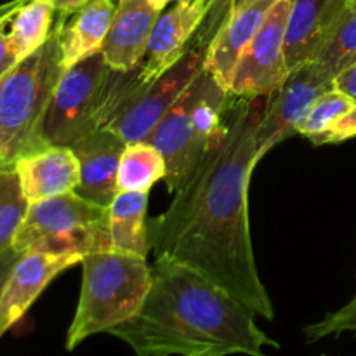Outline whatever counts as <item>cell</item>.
<instances>
[{
	"label": "cell",
	"mask_w": 356,
	"mask_h": 356,
	"mask_svg": "<svg viewBox=\"0 0 356 356\" xmlns=\"http://www.w3.org/2000/svg\"><path fill=\"white\" fill-rule=\"evenodd\" d=\"M266 101L232 97L197 169L148 232L156 259L198 271L271 322L275 308L257 270L249 221V186L263 159L257 131Z\"/></svg>",
	"instance_id": "1"
},
{
	"label": "cell",
	"mask_w": 356,
	"mask_h": 356,
	"mask_svg": "<svg viewBox=\"0 0 356 356\" xmlns=\"http://www.w3.org/2000/svg\"><path fill=\"white\" fill-rule=\"evenodd\" d=\"M256 313L198 271L169 259L152 264L141 312L110 332L136 356H268L277 341L257 327Z\"/></svg>",
	"instance_id": "2"
},
{
	"label": "cell",
	"mask_w": 356,
	"mask_h": 356,
	"mask_svg": "<svg viewBox=\"0 0 356 356\" xmlns=\"http://www.w3.org/2000/svg\"><path fill=\"white\" fill-rule=\"evenodd\" d=\"M82 287L75 316L66 334V350L96 334L110 332L141 312L152 287L146 257L97 250L82 259Z\"/></svg>",
	"instance_id": "3"
},
{
	"label": "cell",
	"mask_w": 356,
	"mask_h": 356,
	"mask_svg": "<svg viewBox=\"0 0 356 356\" xmlns=\"http://www.w3.org/2000/svg\"><path fill=\"white\" fill-rule=\"evenodd\" d=\"M65 70L56 21L47 42L0 80V167L49 146L42 125Z\"/></svg>",
	"instance_id": "4"
},
{
	"label": "cell",
	"mask_w": 356,
	"mask_h": 356,
	"mask_svg": "<svg viewBox=\"0 0 356 356\" xmlns=\"http://www.w3.org/2000/svg\"><path fill=\"white\" fill-rule=\"evenodd\" d=\"M134 80L132 72H117L103 52L89 56L63 72L42 125L45 145L73 146L99 131Z\"/></svg>",
	"instance_id": "5"
},
{
	"label": "cell",
	"mask_w": 356,
	"mask_h": 356,
	"mask_svg": "<svg viewBox=\"0 0 356 356\" xmlns=\"http://www.w3.org/2000/svg\"><path fill=\"white\" fill-rule=\"evenodd\" d=\"M233 94L204 66L148 136L146 141L152 143L165 160L167 176L163 181L172 195L197 169L212 136L225 118Z\"/></svg>",
	"instance_id": "6"
},
{
	"label": "cell",
	"mask_w": 356,
	"mask_h": 356,
	"mask_svg": "<svg viewBox=\"0 0 356 356\" xmlns=\"http://www.w3.org/2000/svg\"><path fill=\"white\" fill-rule=\"evenodd\" d=\"M13 249L19 254L86 257L111 250L108 207L80 197L76 191L31 202Z\"/></svg>",
	"instance_id": "7"
},
{
	"label": "cell",
	"mask_w": 356,
	"mask_h": 356,
	"mask_svg": "<svg viewBox=\"0 0 356 356\" xmlns=\"http://www.w3.org/2000/svg\"><path fill=\"white\" fill-rule=\"evenodd\" d=\"M204 49L191 47L179 61L149 83H141L136 68L134 83L103 129L115 132L125 143L146 141L167 111L204 70Z\"/></svg>",
	"instance_id": "8"
},
{
	"label": "cell",
	"mask_w": 356,
	"mask_h": 356,
	"mask_svg": "<svg viewBox=\"0 0 356 356\" xmlns=\"http://www.w3.org/2000/svg\"><path fill=\"white\" fill-rule=\"evenodd\" d=\"M291 0H278L266 19L243 51L229 92L238 97H268L280 87L289 75L285 59V33H287Z\"/></svg>",
	"instance_id": "9"
},
{
	"label": "cell",
	"mask_w": 356,
	"mask_h": 356,
	"mask_svg": "<svg viewBox=\"0 0 356 356\" xmlns=\"http://www.w3.org/2000/svg\"><path fill=\"white\" fill-rule=\"evenodd\" d=\"M332 89H336V80L318 63L306 61L292 68L280 87L268 96L257 131L261 155L264 156L273 146L296 134V127L313 104Z\"/></svg>",
	"instance_id": "10"
},
{
	"label": "cell",
	"mask_w": 356,
	"mask_h": 356,
	"mask_svg": "<svg viewBox=\"0 0 356 356\" xmlns=\"http://www.w3.org/2000/svg\"><path fill=\"white\" fill-rule=\"evenodd\" d=\"M214 3L216 0H177L169 10L160 13L149 37L148 51L138 66L141 83L159 79L191 49L195 35Z\"/></svg>",
	"instance_id": "11"
},
{
	"label": "cell",
	"mask_w": 356,
	"mask_h": 356,
	"mask_svg": "<svg viewBox=\"0 0 356 356\" xmlns=\"http://www.w3.org/2000/svg\"><path fill=\"white\" fill-rule=\"evenodd\" d=\"M82 263L76 256L24 252L10 270L0 294V339L40 298L47 285L68 268Z\"/></svg>",
	"instance_id": "12"
},
{
	"label": "cell",
	"mask_w": 356,
	"mask_h": 356,
	"mask_svg": "<svg viewBox=\"0 0 356 356\" xmlns=\"http://www.w3.org/2000/svg\"><path fill=\"white\" fill-rule=\"evenodd\" d=\"M127 143L108 129H99L70 146L79 160L76 193L103 207H110L118 193V167Z\"/></svg>",
	"instance_id": "13"
},
{
	"label": "cell",
	"mask_w": 356,
	"mask_h": 356,
	"mask_svg": "<svg viewBox=\"0 0 356 356\" xmlns=\"http://www.w3.org/2000/svg\"><path fill=\"white\" fill-rule=\"evenodd\" d=\"M278 0H250L225 17L205 47V70L229 90L233 73L243 51L256 37L268 13Z\"/></svg>",
	"instance_id": "14"
},
{
	"label": "cell",
	"mask_w": 356,
	"mask_h": 356,
	"mask_svg": "<svg viewBox=\"0 0 356 356\" xmlns=\"http://www.w3.org/2000/svg\"><path fill=\"white\" fill-rule=\"evenodd\" d=\"M160 10L149 0H118L103 42L104 59L117 72H132L145 59Z\"/></svg>",
	"instance_id": "15"
},
{
	"label": "cell",
	"mask_w": 356,
	"mask_h": 356,
	"mask_svg": "<svg viewBox=\"0 0 356 356\" xmlns=\"http://www.w3.org/2000/svg\"><path fill=\"white\" fill-rule=\"evenodd\" d=\"M14 169L30 204L75 191L80 181L79 160L70 146L49 145L28 153L16 160Z\"/></svg>",
	"instance_id": "16"
},
{
	"label": "cell",
	"mask_w": 356,
	"mask_h": 356,
	"mask_svg": "<svg viewBox=\"0 0 356 356\" xmlns=\"http://www.w3.org/2000/svg\"><path fill=\"white\" fill-rule=\"evenodd\" d=\"M346 3L348 0H291L285 33L289 72L315 58Z\"/></svg>",
	"instance_id": "17"
},
{
	"label": "cell",
	"mask_w": 356,
	"mask_h": 356,
	"mask_svg": "<svg viewBox=\"0 0 356 356\" xmlns=\"http://www.w3.org/2000/svg\"><path fill=\"white\" fill-rule=\"evenodd\" d=\"M115 7L117 6L111 0H89L73 17L59 14V44L65 68L101 51L113 19Z\"/></svg>",
	"instance_id": "18"
},
{
	"label": "cell",
	"mask_w": 356,
	"mask_h": 356,
	"mask_svg": "<svg viewBox=\"0 0 356 356\" xmlns=\"http://www.w3.org/2000/svg\"><path fill=\"white\" fill-rule=\"evenodd\" d=\"M313 145H336L356 138V101L341 90L323 94L296 127Z\"/></svg>",
	"instance_id": "19"
},
{
	"label": "cell",
	"mask_w": 356,
	"mask_h": 356,
	"mask_svg": "<svg viewBox=\"0 0 356 356\" xmlns=\"http://www.w3.org/2000/svg\"><path fill=\"white\" fill-rule=\"evenodd\" d=\"M148 193L146 191H118L108 207L111 250L146 257L152 250L146 222Z\"/></svg>",
	"instance_id": "20"
},
{
	"label": "cell",
	"mask_w": 356,
	"mask_h": 356,
	"mask_svg": "<svg viewBox=\"0 0 356 356\" xmlns=\"http://www.w3.org/2000/svg\"><path fill=\"white\" fill-rule=\"evenodd\" d=\"M54 13L49 0H26L10 17L9 45L19 61L47 42L54 28Z\"/></svg>",
	"instance_id": "21"
},
{
	"label": "cell",
	"mask_w": 356,
	"mask_h": 356,
	"mask_svg": "<svg viewBox=\"0 0 356 356\" xmlns=\"http://www.w3.org/2000/svg\"><path fill=\"white\" fill-rule=\"evenodd\" d=\"M167 165L162 153L148 141L127 143L118 167V191H146L165 179Z\"/></svg>",
	"instance_id": "22"
},
{
	"label": "cell",
	"mask_w": 356,
	"mask_h": 356,
	"mask_svg": "<svg viewBox=\"0 0 356 356\" xmlns=\"http://www.w3.org/2000/svg\"><path fill=\"white\" fill-rule=\"evenodd\" d=\"M312 61L318 63L334 80L356 63V0H348L339 19Z\"/></svg>",
	"instance_id": "23"
},
{
	"label": "cell",
	"mask_w": 356,
	"mask_h": 356,
	"mask_svg": "<svg viewBox=\"0 0 356 356\" xmlns=\"http://www.w3.org/2000/svg\"><path fill=\"white\" fill-rule=\"evenodd\" d=\"M30 202L24 197L14 165L0 167V254L13 249L16 233L23 225Z\"/></svg>",
	"instance_id": "24"
},
{
	"label": "cell",
	"mask_w": 356,
	"mask_h": 356,
	"mask_svg": "<svg viewBox=\"0 0 356 356\" xmlns=\"http://www.w3.org/2000/svg\"><path fill=\"white\" fill-rule=\"evenodd\" d=\"M343 332L356 334V298L339 312L329 313L320 322L305 327V336L309 344L329 336H341Z\"/></svg>",
	"instance_id": "25"
},
{
	"label": "cell",
	"mask_w": 356,
	"mask_h": 356,
	"mask_svg": "<svg viewBox=\"0 0 356 356\" xmlns=\"http://www.w3.org/2000/svg\"><path fill=\"white\" fill-rule=\"evenodd\" d=\"M6 24H9V21L0 23V80L19 63L9 45V33L6 31Z\"/></svg>",
	"instance_id": "26"
},
{
	"label": "cell",
	"mask_w": 356,
	"mask_h": 356,
	"mask_svg": "<svg viewBox=\"0 0 356 356\" xmlns=\"http://www.w3.org/2000/svg\"><path fill=\"white\" fill-rule=\"evenodd\" d=\"M336 89L356 101V63L336 76Z\"/></svg>",
	"instance_id": "27"
},
{
	"label": "cell",
	"mask_w": 356,
	"mask_h": 356,
	"mask_svg": "<svg viewBox=\"0 0 356 356\" xmlns=\"http://www.w3.org/2000/svg\"><path fill=\"white\" fill-rule=\"evenodd\" d=\"M19 256L21 254L14 249H9L3 254H0V294H2V289L6 285L7 277H9L10 270L16 264V261L19 259Z\"/></svg>",
	"instance_id": "28"
},
{
	"label": "cell",
	"mask_w": 356,
	"mask_h": 356,
	"mask_svg": "<svg viewBox=\"0 0 356 356\" xmlns=\"http://www.w3.org/2000/svg\"><path fill=\"white\" fill-rule=\"evenodd\" d=\"M52 3V7L56 9V13L66 14V16H72V14L79 13L83 6H86L89 0H49Z\"/></svg>",
	"instance_id": "29"
},
{
	"label": "cell",
	"mask_w": 356,
	"mask_h": 356,
	"mask_svg": "<svg viewBox=\"0 0 356 356\" xmlns=\"http://www.w3.org/2000/svg\"><path fill=\"white\" fill-rule=\"evenodd\" d=\"M26 0H10V2L0 3V23L2 21H10V17L16 14V10L19 9Z\"/></svg>",
	"instance_id": "30"
},
{
	"label": "cell",
	"mask_w": 356,
	"mask_h": 356,
	"mask_svg": "<svg viewBox=\"0 0 356 356\" xmlns=\"http://www.w3.org/2000/svg\"><path fill=\"white\" fill-rule=\"evenodd\" d=\"M247 2H250V0H229V9H228V14H229V13H233V10L240 9V7H242V6H245ZM228 14H226V16H228Z\"/></svg>",
	"instance_id": "31"
},
{
	"label": "cell",
	"mask_w": 356,
	"mask_h": 356,
	"mask_svg": "<svg viewBox=\"0 0 356 356\" xmlns=\"http://www.w3.org/2000/svg\"><path fill=\"white\" fill-rule=\"evenodd\" d=\"M149 2H152V3H153V6H155V7H156V9H159V10H160V13H162V10H163V9H165V7H167V6H169V3H170V2H177V0H149Z\"/></svg>",
	"instance_id": "32"
},
{
	"label": "cell",
	"mask_w": 356,
	"mask_h": 356,
	"mask_svg": "<svg viewBox=\"0 0 356 356\" xmlns=\"http://www.w3.org/2000/svg\"><path fill=\"white\" fill-rule=\"evenodd\" d=\"M188 356H218V355H211V353H200V355H188Z\"/></svg>",
	"instance_id": "33"
},
{
	"label": "cell",
	"mask_w": 356,
	"mask_h": 356,
	"mask_svg": "<svg viewBox=\"0 0 356 356\" xmlns=\"http://www.w3.org/2000/svg\"><path fill=\"white\" fill-rule=\"evenodd\" d=\"M111 2H115V0H111Z\"/></svg>",
	"instance_id": "34"
},
{
	"label": "cell",
	"mask_w": 356,
	"mask_h": 356,
	"mask_svg": "<svg viewBox=\"0 0 356 356\" xmlns=\"http://www.w3.org/2000/svg\"><path fill=\"white\" fill-rule=\"evenodd\" d=\"M323 356H325V355H323Z\"/></svg>",
	"instance_id": "35"
}]
</instances>
